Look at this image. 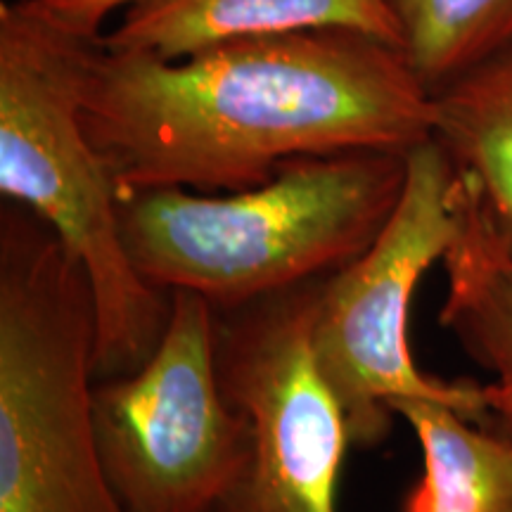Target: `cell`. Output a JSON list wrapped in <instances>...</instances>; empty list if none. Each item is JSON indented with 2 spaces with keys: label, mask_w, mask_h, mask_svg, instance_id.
Instances as JSON below:
<instances>
[{
  "label": "cell",
  "mask_w": 512,
  "mask_h": 512,
  "mask_svg": "<svg viewBox=\"0 0 512 512\" xmlns=\"http://www.w3.org/2000/svg\"><path fill=\"white\" fill-rule=\"evenodd\" d=\"M432 138L479 185L512 249V43L432 93Z\"/></svg>",
  "instance_id": "11"
},
{
  "label": "cell",
  "mask_w": 512,
  "mask_h": 512,
  "mask_svg": "<svg viewBox=\"0 0 512 512\" xmlns=\"http://www.w3.org/2000/svg\"><path fill=\"white\" fill-rule=\"evenodd\" d=\"M29 3L69 34L86 41H100L107 19L143 0H29Z\"/></svg>",
  "instance_id": "13"
},
{
  "label": "cell",
  "mask_w": 512,
  "mask_h": 512,
  "mask_svg": "<svg viewBox=\"0 0 512 512\" xmlns=\"http://www.w3.org/2000/svg\"><path fill=\"white\" fill-rule=\"evenodd\" d=\"M486 396H489V408L494 415V425L501 427L512 437V384L491 382L486 384Z\"/></svg>",
  "instance_id": "14"
},
{
  "label": "cell",
  "mask_w": 512,
  "mask_h": 512,
  "mask_svg": "<svg viewBox=\"0 0 512 512\" xmlns=\"http://www.w3.org/2000/svg\"><path fill=\"white\" fill-rule=\"evenodd\" d=\"M107 479L128 512H214L245 470L252 427L223 394L216 309L171 292L164 335L143 366L93 384Z\"/></svg>",
  "instance_id": "6"
},
{
  "label": "cell",
  "mask_w": 512,
  "mask_h": 512,
  "mask_svg": "<svg viewBox=\"0 0 512 512\" xmlns=\"http://www.w3.org/2000/svg\"><path fill=\"white\" fill-rule=\"evenodd\" d=\"M325 278L216 311V370L252 427L245 470L214 512H337L351 446L342 408L311 354Z\"/></svg>",
  "instance_id": "7"
},
{
  "label": "cell",
  "mask_w": 512,
  "mask_h": 512,
  "mask_svg": "<svg viewBox=\"0 0 512 512\" xmlns=\"http://www.w3.org/2000/svg\"><path fill=\"white\" fill-rule=\"evenodd\" d=\"M456 211V238L441 259L446 299L439 325L494 382L512 384V249L498 233L479 185L460 171Z\"/></svg>",
  "instance_id": "9"
},
{
  "label": "cell",
  "mask_w": 512,
  "mask_h": 512,
  "mask_svg": "<svg viewBox=\"0 0 512 512\" xmlns=\"http://www.w3.org/2000/svg\"><path fill=\"white\" fill-rule=\"evenodd\" d=\"M98 43L60 29L29 0L0 3V192L46 221L86 271L98 318L95 380H105L155 351L171 292L133 266L117 188L83 126V74Z\"/></svg>",
  "instance_id": "3"
},
{
  "label": "cell",
  "mask_w": 512,
  "mask_h": 512,
  "mask_svg": "<svg viewBox=\"0 0 512 512\" xmlns=\"http://www.w3.org/2000/svg\"><path fill=\"white\" fill-rule=\"evenodd\" d=\"M320 29L358 31L403 50L387 0H143L121 12L100 46L178 60L233 38Z\"/></svg>",
  "instance_id": "8"
},
{
  "label": "cell",
  "mask_w": 512,
  "mask_h": 512,
  "mask_svg": "<svg viewBox=\"0 0 512 512\" xmlns=\"http://www.w3.org/2000/svg\"><path fill=\"white\" fill-rule=\"evenodd\" d=\"M406 159L392 219L366 252L323 280L311 320L313 361L361 451L389 437L392 406L406 399L444 401L467 420L494 425L486 384L437 380L413 358V297L456 238L458 171L434 138Z\"/></svg>",
  "instance_id": "5"
},
{
  "label": "cell",
  "mask_w": 512,
  "mask_h": 512,
  "mask_svg": "<svg viewBox=\"0 0 512 512\" xmlns=\"http://www.w3.org/2000/svg\"><path fill=\"white\" fill-rule=\"evenodd\" d=\"M403 55L434 93L453 76L512 43V0H387Z\"/></svg>",
  "instance_id": "12"
},
{
  "label": "cell",
  "mask_w": 512,
  "mask_h": 512,
  "mask_svg": "<svg viewBox=\"0 0 512 512\" xmlns=\"http://www.w3.org/2000/svg\"><path fill=\"white\" fill-rule=\"evenodd\" d=\"M406 157H299L240 192H128L119 197L121 238L152 287L197 292L216 311H233L328 278L366 252L401 200Z\"/></svg>",
  "instance_id": "2"
},
{
  "label": "cell",
  "mask_w": 512,
  "mask_h": 512,
  "mask_svg": "<svg viewBox=\"0 0 512 512\" xmlns=\"http://www.w3.org/2000/svg\"><path fill=\"white\" fill-rule=\"evenodd\" d=\"M81 117L119 197L216 195L290 159L413 150L432 138V93L401 48L358 31L233 38L178 60L98 43Z\"/></svg>",
  "instance_id": "1"
},
{
  "label": "cell",
  "mask_w": 512,
  "mask_h": 512,
  "mask_svg": "<svg viewBox=\"0 0 512 512\" xmlns=\"http://www.w3.org/2000/svg\"><path fill=\"white\" fill-rule=\"evenodd\" d=\"M93 287L34 211H0V512H128L93 425Z\"/></svg>",
  "instance_id": "4"
},
{
  "label": "cell",
  "mask_w": 512,
  "mask_h": 512,
  "mask_svg": "<svg viewBox=\"0 0 512 512\" xmlns=\"http://www.w3.org/2000/svg\"><path fill=\"white\" fill-rule=\"evenodd\" d=\"M413 427L422 475L401 512H512V437L434 399L392 406Z\"/></svg>",
  "instance_id": "10"
}]
</instances>
